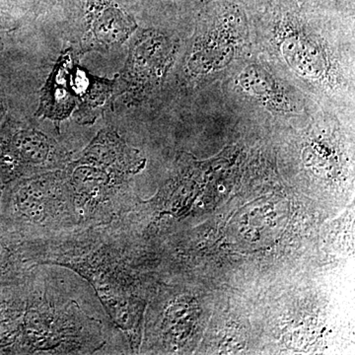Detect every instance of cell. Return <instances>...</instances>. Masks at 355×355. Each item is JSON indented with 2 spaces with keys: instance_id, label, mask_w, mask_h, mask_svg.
<instances>
[{
  "instance_id": "cell-1",
  "label": "cell",
  "mask_w": 355,
  "mask_h": 355,
  "mask_svg": "<svg viewBox=\"0 0 355 355\" xmlns=\"http://www.w3.org/2000/svg\"><path fill=\"white\" fill-rule=\"evenodd\" d=\"M146 162L116 130H100L80 156L71 159L64 169L78 225L114 220L116 197Z\"/></svg>"
},
{
  "instance_id": "cell-4",
  "label": "cell",
  "mask_w": 355,
  "mask_h": 355,
  "mask_svg": "<svg viewBox=\"0 0 355 355\" xmlns=\"http://www.w3.org/2000/svg\"><path fill=\"white\" fill-rule=\"evenodd\" d=\"M71 15L80 24L79 55L108 51L121 46L137 24L121 0H67Z\"/></svg>"
},
{
  "instance_id": "cell-2",
  "label": "cell",
  "mask_w": 355,
  "mask_h": 355,
  "mask_svg": "<svg viewBox=\"0 0 355 355\" xmlns=\"http://www.w3.org/2000/svg\"><path fill=\"white\" fill-rule=\"evenodd\" d=\"M64 169L16 180L13 214L32 241H46L79 227Z\"/></svg>"
},
{
  "instance_id": "cell-7",
  "label": "cell",
  "mask_w": 355,
  "mask_h": 355,
  "mask_svg": "<svg viewBox=\"0 0 355 355\" xmlns=\"http://www.w3.org/2000/svg\"><path fill=\"white\" fill-rule=\"evenodd\" d=\"M76 83L78 105L72 114L80 125H92L109 107L113 106L118 97V76L109 79L93 76L79 64Z\"/></svg>"
},
{
  "instance_id": "cell-8",
  "label": "cell",
  "mask_w": 355,
  "mask_h": 355,
  "mask_svg": "<svg viewBox=\"0 0 355 355\" xmlns=\"http://www.w3.org/2000/svg\"><path fill=\"white\" fill-rule=\"evenodd\" d=\"M60 1V0H41V1H40L38 13L41 12L44 8H50L51 6H55V4H57L58 2Z\"/></svg>"
},
{
  "instance_id": "cell-9",
  "label": "cell",
  "mask_w": 355,
  "mask_h": 355,
  "mask_svg": "<svg viewBox=\"0 0 355 355\" xmlns=\"http://www.w3.org/2000/svg\"><path fill=\"white\" fill-rule=\"evenodd\" d=\"M2 108H3V104H2V96L1 90H0V116H1Z\"/></svg>"
},
{
  "instance_id": "cell-5",
  "label": "cell",
  "mask_w": 355,
  "mask_h": 355,
  "mask_svg": "<svg viewBox=\"0 0 355 355\" xmlns=\"http://www.w3.org/2000/svg\"><path fill=\"white\" fill-rule=\"evenodd\" d=\"M174 46L167 37L149 30L135 39L127 62L118 74L119 96L128 102L137 101L153 90L165 76Z\"/></svg>"
},
{
  "instance_id": "cell-3",
  "label": "cell",
  "mask_w": 355,
  "mask_h": 355,
  "mask_svg": "<svg viewBox=\"0 0 355 355\" xmlns=\"http://www.w3.org/2000/svg\"><path fill=\"white\" fill-rule=\"evenodd\" d=\"M70 161L69 151L38 128L13 123L0 135V174L8 181L62 170Z\"/></svg>"
},
{
  "instance_id": "cell-6",
  "label": "cell",
  "mask_w": 355,
  "mask_h": 355,
  "mask_svg": "<svg viewBox=\"0 0 355 355\" xmlns=\"http://www.w3.org/2000/svg\"><path fill=\"white\" fill-rule=\"evenodd\" d=\"M79 53L69 48L58 57L42 88L37 116L55 123L67 120L78 105L76 76Z\"/></svg>"
}]
</instances>
